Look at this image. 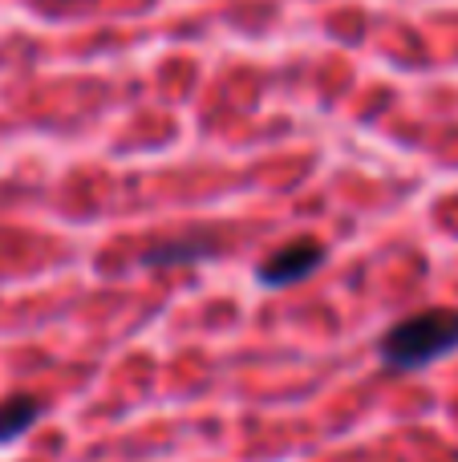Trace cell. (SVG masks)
<instances>
[{
	"label": "cell",
	"mask_w": 458,
	"mask_h": 462,
	"mask_svg": "<svg viewBox=\"0 0 458 462\" xmlns=\"http://www.w3.org/2000/svg\"><path fill=\"white\" fill-rule=\"evenodd\" d=\"M458 353V309H426L381 333L378 357L394 374H414Z\"/></svg>",
	"instance_id": "1"
},
{
	"label": "cell",
	"mask_w": 458,
	"mask_h": 462,
	"mask_svg": "<svg viewBox=\"0 0 458 462\" xmlns=\"http://www.w3.org/2000/svg\"><path fill=\"white\" fill-rule=\"evenodd\" d=\"M321 263H325V247L316 244V239H292V244L276 247V252L260 263L256 276L264 288H289V284L308 280Z\"/></svg>",
	"instance_id": "2"
},
{
	"label": "cell",
	"mask_w": 458,
	"mask_h": 462,
	"mask_svg": "<svg viewBox=\"0 0 458 462\" xmlns=\"http://www.w3.org/2000/svg\"><path fill=\"white\" fill-rule=\"evenodd\" d=\"M37 418H41L37 398H29V393H21V398H5L0 402V447H5V442H16Z\"/></svg>",
	"instance_id": "3"
},
{
	"label": "cell",
	"mask_w": 458,
	"mask_h": 462,
	"mask_svg": "<svg viewBox=\"0 0 458 462\" xmlns=\"http://www.w3.org/2000/svg\"><path fill=\"white\" fill-rule=\"evenodd\" d=\"M215 247L211 244H159V247H151V252L142 255V263H175V260H195V255H211Z\"/></svg>",
	"instance_id": "4"
}]
</instances>
